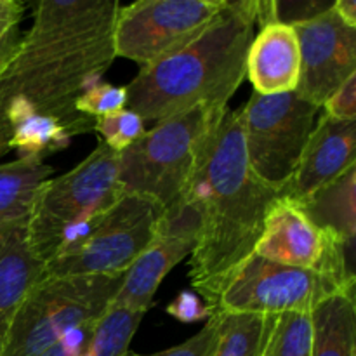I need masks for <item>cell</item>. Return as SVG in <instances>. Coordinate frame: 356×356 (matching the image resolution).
Returning a JSON list of instances; mask_svg holds the SVG:
<instances>
[{
    "mask_svg": "<svg viewBox=\"0 0 356 356\" xmlns=\"http://www.w3.org/2000/svg\"><path fill=\"white\" fill-rule=\"evenodd\" d=\"M31 26L0 79V159L14 124L52 118L72 138L94 131V118L75 110L86 89L101 82L115 61L117 0L31 2Z\"/></svg>",
    "mask_w": 356,
    "mask_h": 356,
    "instance_id": "1",
    "label": "cell"
},
{
    "mask_svg": "<svg viewBox=\"0 0 356 356\" xmlns=\"http://www.w3.org/2000/svg\"><path fill=\"white\" fill-rule=\"evenodd\" d=\"M278 197L250 167L240 113L228 108L205 143L184 200L198 218L188 275L211 309L226 278L254 254L264 218Z\"/></svg>",
    "mask_w": 356,
    "mask_h": 356,
    "instance_id": "2",
    "label": "cell"
},
{
    "mask_svg": "<svg viewBox=\"0 0 356 356\" xmlns=\"http://www.w3.org/2000/svg\"><path fill=\"white\" fill-rule=\"evenodd\" d=\"M256 3L257 0H226L218 16L193 40L139 70L125 86V108L145 122H160L198 104L228 108L247 75Z\"/></svg>",
    "mask_w": 356,
    "mask_h": 356,
    "instance_id": "3",
    "label": "cell"
},
{
    "mask_svg": "<svg viewBox=\"0 0 356 356\" xmlns=\"http://www.w3.org/2000/svg\"><path fill=\"white\" fill-rule=\"evenodd\" d=\"M228 108L198 104L155 122L118 153L122 191L153 202L165 218L176 216L184 207L205 143Z\"/></svg>",
    "mask_w": 356,
    "mask_h": 356,
    "instance_id": "4",
    "label": "cell"
},
{
    "mask_svg": "<svg viewBox=\"0 0 356 356\" xmlns=\"http://www.w3.org/2000/svg\"><path fill=\"white\" fill-rule=\"evenodd\" d=\"M118 153L103 141L70 172L42 184L26 221L28 245L42 264L86 235L122 197Z\"/></svg>",
    "mask_w": 356,
    "mask_h": 356,
    "instance_id": "5",
    "label": "cell"
},
{
    "mask_svg": "<svg viewBox=\"0 0 356 356\" xmlns=\"http://www.w3.org/2000/svg\"><path fill=\"white\" fill-rule=\"evenodd\" d=\"M124 273L44 277L30 289L0 356H42L73 329L92 323L110 306Z\"/></svg>",
    "mask_w": 356,
    "mask_h": 356,
    "instance_id": "6",
    "label": "cell"
},
{
    "mask_svg": "<svg viewBox=\"0 0 356 356\" xmlns=\"http://www.w3.org/2000/svg\"><path fill=\"white\" fill-rule=\"evenodd\" d=\"M337 294H355V277L284 266L252 254L226 278L212 313H312Z\"/></svg>",
    "mask_w": 356,
    "mask_h": 356,
    "instance_id": "7",
    "label": "cell"
},
{
    "mask_svg": "<svg viewBox=\"0 0 356 356\" xmlns=\"http://www.w3.org/2000/svg\"><path fill=\"white\" fill-rule=\"evenodd\" d=\"M163 212L153 202L122 193L113 207L76 242L45 264L47 277L125 273L159 235Z\"/></svg>",
    "mask_w": 356,
    "mask_h": 356,
    "instance_id": "8",
    "label": "cell"
},
{
    "mask_svg": "<svg viewBox=\"0 0 356 356\" xmlns=\"http://www.w3.org/2000/svg\"><path fill=\"white\" fill-rule=\"evenodd\" d=\"M247 160L259 179L280 193L298 167L320 108L298 92H252L238 110Z\"/></svg>",
    "mask_w": 356,
    "mask_h": 356,
    "instance_id": "9",
    "label": "cell"
},
{
    "mask_svg": "<svg viewBox=\"0 0 356 356\" xmlns=\"http://www.w3.org/2000/svg\"><path fill=\"white\" fill-rule=\"evenodd\" d=\"M226 0H138L120 6L113 24L115 58L139 70L155 65L193 40Z\"/></svg>",
    "mask_w": 356,
    "mask_h": 356,
    "instance_id": "10",
    "label": "cell"
},
{
    "mask_svg": "<svg viewBox=\"0 0 356 356\" xmlns=\"http://www.w3.org/2000/svg\"><path fill=\"white\" fill-rule=\"evenodd\" d=\"M351 252L353 245L313 225L296 202L284 197H278L268 211L254 249L256 256L284 266L355 277Z\"/></svg>",
    "mask_w": 356,
    "mask_h": 356,
    "instance_id": "11",
    "label": "cell"
},
{
    "mask_svg": "<svg viewBox=\"0 0 356 356\" xmlns=\"http://www.w3.org/2000/svg\"><path fill=\"white\" fill-rule=\"evenodd\" d=\"M292 28L301 52L296 92L322 108L327 97L356 73V28L348 26L334 9Z\"/></svg>",
    "mask_w": 356,
    "mask_h": 356,
    "instance_id": "12",
    "label": "cell"
},
{
    "mask_svg": "<svg viewBox=\"0 0 356 356\" xmlns=\"http://www.w3.org/2000/svg\"><path fill=\"white\" fill-rule=\"evenodd\" d=\"M198 218L191 205H184L172 218H163L159 235L124 273L111 305L146 313L153 305L163 278L191 256L197 243Z\"/></svg>",
    "mask_w": 356,
    "mask_h": 356,
    "instance_id": "13",
    "label": "cell"
},
{
    "mask_svg": "<svg viewBox=\"0 0 356 356\" xmlns=\"http://www.w3.org/2000/svg\"><path fill=\"white\" fill-rule=\"evenodd\" d=\"M351 167H356V120H336L320 111L298 167L278 195L302 202Z\"/></svg>",
    "mask_w": 356,
    "mask_h": 356,
    "instance_id": "14",
    "label": "cell"
},
{
    "mask_svg": "<svg viewBox=\"0 0 356 356\" xmlns=\"http://www.w3.org/2000/svg\"><path fill=\"white\" fill-rule=\"evenodd\" d=\"M245 72L254 92H294L301 73V52L296 30L289 24L271 23L261 28L250 42Z\"/></svg>",
    "mask_w": 356,
    "mask_h": 356,
    "instance_id": "15",
    "label": "cell"
},
{
    "mask_svg": "<svg viewBox=\"0 0 356 356\" xmlns=\"http://www.w3.org/2000/svg\"><path fill=\"white\" fill-rule=\"evenodd\" d=\"M26 221L0 233V353L21 302L44 277V264L31 254L28 245Z\"/></svg>",
    "mask_w": 356,
    "mask_h": 356,
    "instance_id": "16",
    "label": "cell"
},
{
    "mask_svg": "<svg viewBox=\"0 0 356 356\" xmlns=\"http://www.w3.org/2000/svg\"><path fill=\"white\" fill-rule=\"evenodd\" d=\"M355 174L356 167H351L348 172L313 193L309 198L296 202L298 207L312 219L313 225L348 245H355L356 235Z\"/></svg>",
    "mask_w": 356,
    "mask_h": 356,
    "instance_id": "17",
    "label": "cell"
},
{
    "mask_svg": "<svg viewBox=\"0 0 356 356\" xmlns=\"http://www.w3.org/2000/svg\"><path fill=\"white\" fill-rule=\"evenodd\" d=\"M54 169L42 160L16 159L0 163V233L26 221L38 190Z\"/></svg>",
    "mask_w": 356,
    "mask_h": 356,
    "instance_id": "18",
    "label": "cell"
},
{
    "mask_svg": "<svg viewBox=\"0 0 356 356\" xmlns=\"http://www.w3.org/2000/svg\"><path fill=\"white\" fill-rule=\"evenodd\" d=\"M312 356H356L355 294H337L312 312Z\"/></svg>",
    "mask_w": 356,
    "mask_h": 356,
    "instance_id": "19",
    "label": "cell"
},
{
    "mask_svg": "<svg viewBox=\"0 0 356 356\" xmlns=\"http://www.w3.org/2000/svg\"><path fill=\"white\" fill-rule=\"evenodd\" d=\"M214 313L218 334L211 356H266L278 316Z\"/></svg>",
    "mask_w": 356,
    "mask_h": 356,
    "instance_id": "20",
    "label": "cell"
},
{
    "mask_svg": "<svg viewBox=\"0 0 356 356\" xmlns=\"http://www.w3.org/2000/svg\"><path fill=\"white\" fill-rule=\"evenodd\" d=\"M72 143V136L59 122L52 118L31 117L17 122L10 127L7 148L16 152L17 159L42 160L45 156L66 149Z\"/></svg>",
    "mask_w": 356,
    "mask_h": 356,
    "instance_id": "21",
    "label": "cell"
},
{
    "mask_svg": "<svg viewBox=\"0 0 356 356\" xmlns=\"http://www.w3.org/2000/svg\"><path fill=\"white\" fill-rule=\"evenodd\" d=\"M146 313L111 305L94 322L87 350L92 356H127L129 346Z\"/></svg>",
    "mask_w": 356,
    "mask_h": 356,
    "instance_id": "22",
    "label": "cell"
},
{
    "mask_svg": "<svg viewBox=\"0 0 356 356\" xmlns=\"http://www.w3.org/2000/svg\"><path fill=\"white\" fill-rule=\"evenodd\" d=\"M312 313L278 315L266 356H312Z\"/></svg>",
    "mask_w": 356,
    "mask_h": 356,
    "instance_id": "23",
    "label": "cell"
},
{
    "mask_svg": "<svg viewBox=\"0 0 356 356\" xmlns=\"http://www.w3.org/2000/svg\"><path fill=\"white\" fill-rule=\"evenodd\" d=\"M94 132L101 136L99 141H103L108 148L115 153H122L134 145L145 134L146 129L145 120L138 113L124 108L115 113L94 118Z\"/></svg>",
    "mask_w": 356,
    "mask_h": 356,
    "instance_id": "24",
    "label": "cell"
},
{
    "mask_svg": "<svg viewBox=\"0 0 356 356\" xmlns=\"http://www.w3.org/2000/svg\"><path fill=\"white\" fill-rule=\"evenodd\" d=\"M127 106V90L125 87L97 82L82 92L75 101V110L83 117L97 118L115 113Z\"/></svg>",
    "mask_w": 356,
    "mask_h": 356,
    "instance_id": "25",
    "label": "cell"
},
{
    "mask_svg": "<svg viewBox=\"0 0 356 356\" xmlns=\"http://www.w3.org/2000/svg\"><path fill=\"white\" fill-rule=\"evenodd\" d=\"M24 16V3L19 0H0V79L19 49L21 21Z\"/></svg>",
    "mask_w": 356,
    "mask_h": 356,
    "instance_id": "26",
    "label": "cell"
},
{
    "mask_svg": "<svg viewBox=\"0 0 356 356\" xmlns=\"http://www.w3.org/2000/svg\"><path fill=\"white\" fill-rule=\"evenodd\" d=\"M216 334H218V315L212 313V316L205 322V325L184 343L152 355H139L129 351L127 356H211Z\"/></svg>",
    "mask_w": 356,
    "mask_h": 356,
    "instance_id": "27",
    "label": "cell"
},
{
    "mask_svg": "<svg viewBox=\"0 0 356 356\" xmlns=\"http://www.w3.org/2000/svg\"><path fill=\"white\" fill-rule=\"evenodd\" d=\"M320 111L336 120H356V73L327 97Z\"/></svg>",
    "mask_w": 356,
    "mask_h": 356,
    "instance_id": "28",
    "label": "cell"
},
{
    "mask_svg": "<svg viewBox=\"0 0 356 356\" xmlns=\"http://www.w3.org/2000/svg\"><path fill=\"white\" fill-rule=\"evenodd\" d=\"M167 313L181 323H195L202 320H209L212 316V309L204 302V299L191 291H183L176 299L169 302Z\"/></svg>",
    "mask_w": 356,
    "mask_h": 356,
    "instance_id": "29",
    "label": "cell"
},
{
    "mask_svg": "<svg viewBox=\"0 0 356 356\" xmlns=\"http://www.w3.org/2000/svg\"><path fill=\"white\" fill-rule=\"evenodd\" d=\"M92 325L94 322L86 323V325L79 327V329H73L59 343L49 348L42 356H80L87 348V343H89Z\"/></svg>",
    "mask_w": 356,
    "mask_h": 356,
    "instance_id": "30",
    "label": "cell"
},
{
    "mask_svg": "<svg viewBox=\"0 0 356 356\" xmlns=\"http://www.w3.org/2000/svg\"><path fill=\"white\" fill-rule=\"evenodd\" d=\"M334 13L348 24L356 28V2L355 0H334Z\"/></svg>",
    "mask_w": 356,
    "mask_h": 356,
    "instance_id": "31",
    "label": "cell"
},
{
    "mask_svg": "<svg viewBox=\"0 0 356 356\" xmlns=\"http://www.w3.org/2000/svg\"><path fill=\"white\" fill-rule=\"evenodd\" d=\"M80 356H92V355H90V353H89V350H87V348H86V350H83V353L80 355Z\"/></svg>",
    "mask_w": 356,
    "mask_h": 356,
    "instance_id": "32",
    "label": "cell"
}]
</instances>
